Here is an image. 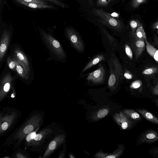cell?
<instances>
[{"label": "cell", "mask_w": 158, "mask_h": 158, "mask_svg": "<svg viewBox=\"0 0 158 158\" xmlns=\"http://www.w3.org/2000/svg\"><path fill=\"white\" fill-rule=\"evenodd\" d=\"M107 61L110 71L108 85L110 88L115 87L123 78L122 66L114 52L110 53Z\"/></svg>", "instance_id": "1"}, {"label": "cell", "mask_w": 158, "mask_h": 158, "mask_svg": "<svg viewBox=\"0 0 158 158\" xmlns=\"http://www.w3.org/2000/svg\"><path fill=\"white\" fill-rule=\"evenodd\" d=\"M92 11L95 15L100 19L98 21L102 24L118 32L122 31L123 25L119 19L114 18L102 9L94 8Z\"/></svg>", "instance_id": "2"}, {"label": "cell", "mask_w": 158, "mask_h": 158, "mask_svg": "<svg viewBox=\"0 0 158 158\" xmlns=\"http://www.w3.org/2000/svg\"><path fill=\"white\" fill-rule=\"evenodd\" d=\"M42 120V117L39 114L32 116L18 130L14 138L18 139L19 142H20L27 135L40 127Z\"/></svg>", "instance_id": "3"}, {"label": "cell", "mask_w": 158, "mask_h": 158, "mask_svg": "<svg viewBox=\"0 0 158 158\" xmlns=\"http://www.w3.org/2000/svg\"><path fill=\"white\" fill-rule=\"evenodd\" d=\"M66 33L69 40L74 48L79 52L83 53L85 51V45L79 34L70 27L67 28Z\"/></svg>", "instance_id": "4"}, {"label": "cell", "mask_w": 158, "mask_h": 158, "mask_svg": "<svg viewBox=\"0 0 158 158\" xmlns=\"http://www.w3.org/2000/svg\"><path fill=\"white\" fill-rule=\"evenodd\" d=\"M106 78L105 69L103 65L100 64L97 69L87 74L86 79L88 81L98 84L103 83Z\"/></svg>", "instance_id": "5"}, {"label": "cell", "mask_w": 158, "mask_h": 158, "mask_svg": "<svg viewBox=\"0 0 158 158\" xmlns=\"http://www.w3.org/2000/svg\"><path fill=\"white\" fill-rule=\"evenodd\" d=\"M65 138L64 134L56 135L49 144L42 158L48 157L63 142Z\"/></svg>", "instance_id": "6"}, {"label": "cell", "mask_w": 158, "mask_h": 158, "mask_svg": "<svg viewBox=\"0 0 158 158\" xmlns=\"http://www.w3.org/2000/svg\"><path fill=\"white\" fill-rule=\"evenodd\" d=\"M158 140V133L152 130H148L143 132L137 140V144L144 143H152Z\"/></svg>", "instance_id": "7"}, {"label": "cell", "mask_w": 158, "mask_h": 158, "mask_svg": "<svg viewBox=\"0 0 158 158\" xmlns=\"http://www.w3.org/2000/svg\"><path fill=\"white\" fill-rule=\"evenodd\" d=\"M17 116L14 112L11 114H6L4 117L1 115L0 117V134L1 135L7 130L11 126Z\"/></svg>", "instance_id": "8"}, {"label": "cell", "mask_w": 158, "mask_h": 158, "mask_svg": "<svg viewBox=\"0 0 158 158\" xmlns=\"http://www.w3.org/2000/svg\"><path fill=\"white\" fill-rule=\"evenodd\" d=\"M131 35L135 40H130V44L135 51V58L137 59L140 56L144 50L145 46V40L137 39L134 35L131 34Z\"/></svg>", "instance_id": "9"}, {"label": "cell", "mask_w": 158, "mask_h": 158, "mask_svg": "<svg viewBox=\"0 0 158 158\" xmlns=\"http://www.w3.org/2000/svg\"><path fill=\"white\" fill-rule=\"evenodd\" d=\"M43 34L45 39L48 40V41L49 43V46L52 50L57 53L58 56L61 58L65 57V53L60 43L50 35L44 33H43Z\"/></svg>", "instance_id": "10"}, {"label": "cell", "mask_w": 158, "mask_h": 158, "mask_svg": "<svg viewBox=\"0 0 158 158\" xmlns=\"http://www.w3.org/2000/svg\"><path fill=\"white\" fill-rule=\"evenodd\" d=\"M10 32L6 29L5 30L2 34L0 42V62L3 60V57L7 49L10 41Z\"/></svg>", "instance_id": "11"}, {"label": "cell", "mask_w": 158, "mask_h": 158, "mask_svg": "<svg viewBox=\"0 0 158 158\" xmlns=\"http://www.w3.org/2000/svg\"><path fill=\"white\" fill-rule=\"evenodd\" d=\"M108 58L107 55L103 53L97 54L92 58L85 65L80 73V75L83 73L92 66L101 62L107 61Z\"/></svg>", "instance_id": "12"}, {"label": "cell", "mask_w": 158, "mask_h": 158, "mask_svg": "<svg viewBox=\"0 0 158 158\" xmlns=\"http://www.w3.org/2000/svg\"><path fill=\"white\" fill-rule=\"evenodd\" d=\"M52 130L50 128L47 127L36 135L34 138L29 145L37 146L41 144L48 136L51 134Z\"/></svg>", "instance_id": "13"}, {"label": "cell", "mask_w": 158, "mask_h": 158, "mask_svg": "<svg viewBox=\"0 0 158 158\" xmlns=\"http://www.w3.org/2000/svg\"><path fill=\"white\" fill-rule=\"evenodd\" d=\"M15 57L25 68L27 73L29 71V64L24 54L19 49L16 48L14 51Z\"/></svg>", "instance_id": "14"}, {"label": "cell", "mask_w": 158, "mask_h": 158, "mask_svg": "<svg viewBox=\"0 0 158 158\" xmlns=\"http://www.w3.org/2000/svg\"><path fill=\"white\" fill-rule=\"evenodd\" d=\"M137 111L148 121L158 124V118L148 111L144 109H137Z\"/></svg>", "instance_id": "15"}, {"label": "cell", "mask_w": 158, "mask_h": 158, "mask_svg": "<svg viewBox=\"0 0 158 158\" xmlns=\"http://www.w3.org/2000/svg\"><path fill=\"white\" fill-rule=\"evenodd\" d=\"M17 2L30 8L34 9L52 8L54 7L48 5H41L34 3L29 2L22 0H14Z\"/></svg>", "instance_id": "16"}, {"label": "cell", "mask_w": 158, "mask_h": 158, "mask_svg": "<svg viewBox=\"0 0 158 158\" xmlns=\"http://www.w3.org/2000/svg\"><path fill=\"white\" fill-rule=\"evenodd\" d=\"M146 47L148 53L152 56L158 64V50L150 44L147 41L146 38L145 39Z\"/></svg>", "instance_id": "17"}, {"label": "cell", "mask_w": 158, "mask_h": 158, "mask_svg": "<svg viewBox=\"0 0 158 158\" xmlns=\"http://www.w3.org/2000/svg\"><path fill=\"white\" fill-rule=\"evenodd\" d=\"M103 34L105 35L110 46L112 47L113 51L116 49L117 45L118 43L115 40V38L110 35L106 29L101 26Z\"/></svg>", "instance_id": "18"}, {"label": "cell", "mask_w": 158, "mask_h": 158, "mask_svg": "<svg viewBox=\"0 0 158 158\" xmlns=\"http://www.w3.org/2000/svg\"><path fill=\"white\" fill-rule=\"evenodd\" d=\"M14 59L16 62V70L19 76L23 78L26 77L27 75V72L25 68L14 57Z\"/></svg>", "instance_id": "19"}, {"label": "cell", "mask_w": 158, "mask_h": 158, "mask_svg": "<svg viewBox=\"0 0 158 158\" xmlns=\"http://www.w3.org/2000/svg\"><path fill=\"white\" fill-rule=\"evenodd\" d=\"M131 34L138 39L144 40L146 38V33L142 25L140 24L136 30L135 33Z\"/></svg>", "instance_id": "20"}, {"label": "cell", "mask_w": 158, "mask_h": 158, "mask_svg": "<svg viewBox=\"0 0 158 158\" xmlns=\"http://www.w3.org/2000/svg\"><path fill=\"white\" fill-rule=\"evenodd\" d=\"M125 113L133 119L137 121L141 119V117L139 113L133 110H126Z\"/></svg>", "instance_id": "21"}, {"label": "cell", "mask_w": 158, "mask_h": 158, "mask_svg": "<svg viewBox=\"0 0 158 158\" xmlns=\"http://www.w3.org/2000/svg\"><path fill=\"white\" fill-rule=\"evenodd\" d=\"M123 47L126 56L130 60H132L133 59V53L129 45L125 43Z\"/></svg>", "instance_id": "22"}, {"label": "cell", "mask_w": 158, "mask_h": 158, "mask_svg": "<svg viewBox=\"0 0 158 158\" xmlns=\"http://www.w3.org/2000/svg\"><path fill=\"white\" fill-rule=\"evenodd\" d=\"M39 127L38 128L35 130L28 134L26 137V140L27 144L30 145L34 138L36 132L39 129Z\"/></svg>", "instance_id": "23"}, {"label": "cell", "mask_w": 158, "mask_h": 158, "mask_svg": "<svg viewBox=\"0 0 158 158\" xmlns=\"http://www.w3.org/2000/svg\"><path fill=\"white\" fill-rule=\"evenodd\" d=\"M158 70V69L156 67L149 68L143 70L142 74L147 75H151L156 73Z\"/></svg>", "instance_id": "24"}, {"label": "cell", "mask_w": 158, "mask_h": 158, "mask_svg": "<svg viewBox=\"0 0 158 158\" xmlns=\"http://www.w3.org/2000/svg\"><path fill=\"white\" fill-rule=\"evenodd\" d=\"M140 24L139 22L135 20H132L130 22V26L132 29L131 33L134 34L135 33L136 28L138 27Z\"/></svg>", "instance_id": "25"}, {"label": "cell", "mask_w": 158, "mask_h": 158, "mask_svg": "<svg viewBox=\"0 0 158 158\" xmlns=\"http://www.w3.org/2000/svg\"><path fill=\"white\" fill-rule=\"evenodd\" d=\"M142 85V82L141 80H137L132 82L130 87L133 89H136L139 88Z\"/></svg>", "instance_id": "26"}, {"label": "cell", "mask_w": 158, "mask_h": 158, "mask_svg": "<svg viewBox=\"0 0 158 158\" xmlns=\"http://www.w3.org/2000/svg\"><path fill=\"white\" fill-rule=\"evenodd\" d=\"M108 110L106 109H103L99 110L97 113V117L99 118H102L105 117L108 114Z\"/></svg>", "instance_id": "27"}, {"label": "cell", "mask_w": 158, "mask_h": 158, "mask_svg": "<svg viewBox=\"0 0 158 158\" xmlns=\"http://www.w3.org/2000/svg\"><path fill=\"white\" fill-rule=\"evenodd\" d=\"M146 0H132L131 5L134 8L137 7L140 4L144 3Z\"/></svg>", "instance_id": "28"}, {"label": "cell", "mask_w": 158, "mask_h": 158, "mask_svg": "<svg viewBox=\"0 0 158 158\" xmlns=\"http://www.w3.org/2000/svg\"><path fill=\"white\" fill-rule=\"evenodd\" d=\"M110 0H98L96 5L98 6H105L110 3Z\"/></svg>", "instance_id": "29"}, {"label": "cell", "mask_w": 158, "mask_h": 158, "mask_svg": "<svg viewBox=\"0 0 158 158\" xmlns=\"http://www.w3.org/2000/svg\"><path fill=\"white\" fill-rule=\"evenodd\" d=\"M9 59L8 64L9 68L11 69L14 70L15 68H16V63L14 58V60H13L10 58Z\"/></svg>", "instance_id": "30"}, {"label": "cell", "mask_w": 158, "mask_h": 158, "mask_svg": "<svg viewBox=\"0 0 158 158\" xmlns=\"http://www.w3.org/2000/svg\"><path fill=\"white\" fill-rule=\"evenodd\" d=\"M24 1L31 3H34L41 5H47V3L41 0H22Z\"/></svg>", "instance_id": "31"}, {"label": "cell", "mask_w": 158, "mask_h": 158, "mask_svg": "<svg viewBox=\"0 0 158 158\" xmlns=\"http://www.w3.org/2000/svg\"><path fill=\"white\" fill-rule=\"evenodd\" d=\"M123 78L127 79H131L133 77L132 74L128 70H125L124 72L123 71Z\"/></svg>", "instance_id": "32"}, {"label": "cell", "mask_w": 158, "mask_h": 158, "mask_svg": "<svg viewBox=\"0 0 158 158\" xmlns=\"http://www.w3.org/2000/svg\"><path fill=\"white\" fill-rule=\"evenodd\" d=\"M48 0L49 1L52 2L55 4H56L60 6L61 7H64V4L62 3L61 2L57 0Z\"/></svg>", "instance_id": "33"}, {"label": "cell", "mask_w": 158, "mask_h": 158, "mask_svg": "<svg viewBox=\"0 0 158 158\" xmlns=\"http://www.w3.org/2000/svg\"><path fill=\"white\" fill-rule=\"evenodd\" d=\"M128 120L123 122L121 124L122 128L123 129H126L128 126Z\"/></svg>", "instance_id": "34"}, {"label": "cell", "mask_w": 158, "mask_h": 158, "mask_svg": "<svg viewBox=\"0 0 158 158\" xmlns=\"http://www.w3.org/2000/svg\"><path fill=\"white\" fill-rule=\"evenodd\" d=\"M15 157L17 158H26L27 157L21 152H17L15 155Z\"/></svg>", "instance_id": "35"}, {"label": "cell", "mask_w": 158, "mask_h": 158, "mask_svg": "<svg viewBox=\"0 0 158 158\" xmlns=\"http://www.w3.org/2000/svg\"><path fill=\"white\" fill-rule=\"evenodd\" d=\"M151 150V153H152L153 154V155L158 156V147L155 148H153Z\"/></svg>", "instance_id": "36"}, {"label": "cell", "mask_w": 158, "mask_h": 158, "mask_svg": "<svg viewBox=\"0 0 158 158\" xmlns=\"http://www.w3.org/2000/svg\"><path fill=\"white\" fill-rule=\"evenodd\" d=\"M153 94L156 95H158V85L156 86L153 89Z\"/></svg>", "instance_id": "37"}, {"label": "cell", "mask_w": 158, "mask_h": 158, "mask_svg": "<svg viewBox=\"0 0 158 158\" xmlns=\"http://www.w3.org/2000/svg\"><path fill=\"white\" fill-rule=\"evenodd\" d=\"M153 28L154 29H158V21L153 26Z\"/></svg>", "instance_id": "38"}, {"label": "cell", "mask_w": 158, "mask_h": 158, "mask_svg": "<svg viewBox=\"0 0 158 158\" xmlns=\"http://www.w3.org/2000/svg\"><path fill=\"white\" fill-rule=\"evenodd\" d=\"M112 16L113 17H117L118 15V14L115 13L114 12L113 13H112L110 15Z\"/></svg>", "instance_id": "39"}, {"label": "cell", "mask_w": 158, "mask_h": 158, "mask_svg": "<svg viewBox=\"0 0 158 158\" xmlns=\"http://www.w3.org/2000/svg\"><path fill=\"white\" fill-rule=\"evenodd\" d=\"M91 5H93V2L92 0H87Z\"/></svg>", "instance_id": "40"}, {"label": "cell", "mask_w": 158, "mask_h": 158, "mask_svg": "<svg viewBox=\"0 0 158 158\" xmlns=\"http://www.w3.org/2000/svg\"><path fill=\"white\" fill-rule=\"evenodd\" d=\"M155 102L156 104V105L158 106V99H156L155 101Z\"/></svg>", "instance_id": "41"}, {"label": "cell", "mask_w": 158, "mask_h": 158, "mask_svg": "<svg viewBox=\"0 0 158 158\" xmlns=\"http://www.w3.org/2000/svg\"><path fill=\"white\" fill-rule=\"evenodd\" d=\"M155 42H156V43L155 42V43H156V45L158 47V40H155Z\"/></svg>", "instance_id": "42"}]
</instances>
